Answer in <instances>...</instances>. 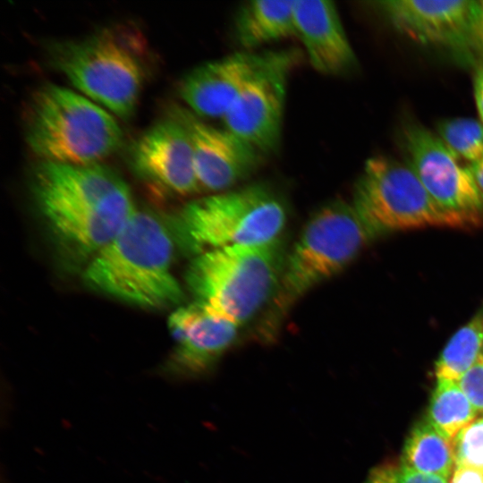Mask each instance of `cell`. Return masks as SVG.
<instances>
[{
  "label": "cell",
  "instance_id": "obj_1",
  "mask_svg": "<svg viewBox=\"0 0 483 483\" xmlns=\"http://www.w3.org/2000/svg\"><path fill=\"white\" fill-rule=\"evenodd\" d=\"M36 206L61 250L88 262L136 211L126 182L96 164H38L31 176Z\"/></svg>",
  "mask_w": 483,
  "mask_h": 483
},
{
  "label": "cell",
  "instance_id": "obj_2",
  "mask_svg": "<svg viewBox=\"0 0 483 483\" xmlns=\"http://www.w3.org/2000/svg\"><path fill=\"white\" fill-rule=\"evenodd\" d=\"M161 219L137 210L115 237L85 265L92 290L143 307L178 304L184 292L172 272L174 237Z\"/></svg>",
  "mask_w": 483,
  "mask_h": 483
},
{
  "label": "cell",
  "instance_id": "obj_3",
  "mask_svg": "<svg viewBox=\"0 0 483 483\" xmlns=\"http://www.w3.org/2000/svg\"><path fill=\"white\" fill-rule=\"evenodd\" d=\"M286 255L281 238L207 250L194 256L189 264L186 285L196 304L242 326L269 306Z\"/></svg>",
  "mask_w": 483,
  "mask_h": 483
},
{
  "label": "cell",
  "instance_id": "obj_4",
  "mask_svg": "<svg viewBox=\"0 0 483 483\" xmlns=\"http://www.w3.org/2000/svg\"><path fill=\"white\" fill-rule=\"evenodd\" d=\"M371 239L352 204L334 200L317 210L287 251L277 291L265 310V336L276 331L310 290L343 271Z\"/></svg>",
  "mask_w": 483,
  "mask_h": 483
},
{
  "label": "cell",
  "instance_id": "obj_5",
  "mask_svg": "<svg viewBox=\"0 0 483 483\" xmlns=\"http://www.w3.org/2000/svg\"><path fill=\"white\" fill-rule=\"evenodd\" d=\"M146 47L135 30L106 27L47 47L50 64L80 91L122 118L136 106L147 74Z\"/></svg>",
  "mask_w": 483,
  "mask_h": 483
},
{
  "label": "cell",
  "instance_id": "obj_6",
  "mask_svg": "<svg viewBox=\"0 0 483 483\" xmlns=\"http://www.w3.org/2000/svg\"><path fill=\"white\" fill-rule=\"evenodd\" d=\"M287 216L277 192L264 183H252L187 203L174 216L169 228L182 249L196 256L280 239Z\"/></svg>",
  "mask_w": 483,
  "mask_h": 483
},
{
  "label": "cell",
  "instance_id": "obj_7",
  "mask_svg": "<svg viewBox=\"0 0 483 483\" xmlns=\"http://www.w3.org/2000/svg\"><path fill=\"white\" fill-rule=\"evenodd\" d=\"M30 149L42 161L89 165L114 153L123 131L98 105L59 85L47 83L31 94L24 114Z\"/></svg>",
  "mask_w": 483,
  "mask_h": 483
},
{
  "label": "cell",
  "instance_id": "obj_8",
  "mask_svg": "<svg viewBox=\"0 0 483 483\" xmlns=\"http://www.w3.org/2000/svg\"><path fill=\"white\" fill-rule=\"evenodd\" d=\"M352 205L372 238L425 226L470 227L440 208L407 164L388 157L367 160Z\"/></svg>",
  "mask_w": 483,
  "mask_h": 483
},
{
  "label": "cell",
  "instance_id": "obj_9",
  "mask_svg": "<svg viewBox=\"0 0 483 483\" xmlns=\"http://www.w3.org/2000/svg\"><path fill=\"white\" fill-rule=\"evenodd\" d=\"M407 165L436 203L465 220L470 227L483 222V193L469 168L428 130L410 125L402 136Z\"/></svg>",
  "mask_w": 483,
  "mask_h": 483
},
{
  "label": "cell",
  "instance_id": "obj_10",
  "mask_svg": "<svg viewBox=\"0 0 483 483\" xmlns=\"http://www.w3.org/2000/svg\"><path fill=\"white\" fill-rule=\"evenodd\" d=\"M294 51H272L222 119L224 127L262 155L277 149Z\"/></svg>",
  "mask_w": 483,
  "mask_h": 483
},
{
  "label": "cell",
  "instance_id": "obj_11",
  "mask_svg": "<svg viewBox=\"0 0 483 483\" xmlns=\"http://www.w3.org/2000/svg\"><path fill=\"white\" fill-rule=\"evenodd\" d=\"M169 116L179 122L189 136L200 190L221 192L249 177L263 156L226 128H217L190 109L173 106Z\"/></svg>",
  "mask_w": 483,
  "mask_h": 483
},
{
  "label": "cell",
  "instance_id": "obj_12",
  "mask_svg": "<svg viewBox=\"0 0 483 483\" xmlns=\"http://www.w3.org/2000/svg\"><path fill=\"white\" fill-rule=\"evenodd\" d=\"M168 326L175 345L162 372L173 377L208 372L233 344L240 328L195 302L174 310Z\"/></svg>",
  "mask_w": 483,
  "mask_h": 483
},
{
  "label": "cell",
  "instance_id": "obj_13",
  "mask_svg": "<svg viewBox=\"0 0 483 483\" xmlns=\"http://www.w3.org/2000/svg\"><path fill=\"white\" fill-rule=\"evenodd\" d=\"M130 164L138 176L172 192L184 195L200 191L187 131L169 115L135 141Z\"/></svg>",
  "mask_w": 483,
  "mask_h": 483
},
{
  "label": "cell",
  "instance_id": "obj_14",
  "mask_svg": "<svg viewBox=\"0 0 483 483\" xmlns=\"http://www.w3.org/2000/svg\"><path fill=\"white\" fill-rule=\"evenodd\" d=\"M377 6L401 33L420 44L469 50L473 0H386Z\"/></svg>",
  "mask_w": 483,
  "mask_h": 483
},
{
  "label": "cell",
  "instance_id": "obj_15",
  "mask_svg": "<svg viewBox=\"0 0 483 483\" xmlns=\"http://www.w3.org/2000/svg\"><path fill=\"white\" fill-rule=\"evenodd\" d=\"M269 53L242 50L201 64L182 79L180 96L198 116L223 119Z\"/></svg>",
  "mask_w": 483,
  "mask_h": 483
},
{
  "label": "cell",
  "instance_id": "obj_16",
  "mask_svg": "<svg viewBox=\"0 0 483 483\" xmlns=\"http://www.w3.org/2000/svg\"><path fill=\"white\" fill-rule=\"evenodd\" d=\"M295 36L309 63L325 75H343L356 65V56L334 2L294 0Z\"/></svg>",
  "mask_w": 483,
  "mask_h": 483
},
{
  "label": "cell",
  "instance_id": "obj_17",
  "mask_svg": "<svg viewBox=\"0 0 483 483\" xmlns=\"http://www.w3.org/2000/svg\"><path fill=\"white\" fill-rule=\"evenodd\" d=\"M294 0H255L237 10L233 32L243 51L295 36Z\"/></svg>",
  "mask_w": 483,
  "mask_h": 483
},
{
  "label": "cell",
  "instance_id": "obj_18",
  "mask_svg": "<svg viewBox=\"0 0 483 483\" xmlns=\"http://www.w3.org/2000/svg\"><path fill=\"white\" fill-rule=\"evenodd\" d=\"M455 465L452 442L428 420L411 431L402 455V467L448 479Z\"/></svg>",
  "mask_w": 483,
  "mask_h": 483
},
{
  "label": "cell",
  "instance_id": "obj_19",
  "mask_svg": "<svg viewBox=\"0 0 483 483\" xmlns=\"http://www.w3.org/2000/svg\"><path fill=\"white\" fill-rule=\"evenodd\" d=\"M477 412L457 381L437 379L427 420L449 441L474 420Z\"/></svg>",
  "mask_w": 483,
  "mask_h": 483
},
{
  "label": "cell",
  "instance_id": "obj_20",
  "mask_svg": "<svg viewBox=\"0 0 483 483\" xmlns=\"http://www.w3.org/2000/svg\"><path fill=\"white\" fill-rule=\"evenodd\" d=\"M483 349V309L458 330L436 363L437 379L458 381L474 364Z\"/></svg>",
  "mask_w": 483,
  "mask_h": 483
},
{
  "label": "cell",
  "instance_id": "obj_21",
  "mask_svg": "<svg viewBox=\"0 0 483 483\" xmlns=\"http://www.w3.org/2000/svg\"><path fill=\"white\" fill-rule=\"evenodd\" d=\"M439 138L457 156L476 162L483 158V123L452 118L438 124Z\"/></svg>",
  "mask_w": 483,
  "mask_h": 483
},
{
  "label": "cell",
  "instance_id": "obj_22",
  "mask_svg": "<svg viewBox=\"0 0 483 483\" xmlns=\"http://www.w3.org/2000/svg\"><path fill=\"white\" fill-rule=\"evenodd\" d=\"M455 466L483 471V417L463 428L452 441Z\"/></svg>",
  "mask_w": 483,
  "mask_h": 483
},
{
  "label": "cell",
  "instance_id": "obj_23",
  "mask_svg": "<svg viewBox=\"0 0 483 483\" xmlns=\"http://www.w3.org/2000/svg\"><path fill=\"white\" fill-rule=\"evenodd\" d=\"M457 382L476 411L483 413V349L474 364Z\"/></svg>",
  "mask_w": 483,
  "mask_h": 483
},
{
  "label": "cell",
  "instance_id": "obj_24",
  "mask_svg": "<svg viewBox=\"0 0 483 483\" xmlns=\"http://www.w3.org/2000/svg\"><path fill=\"white\" fill-rule=\"evenodd\" d=\"M469 50L483 57V0L475 1L474 14L469 38Z\"/></svg>",
  "mask_w": 483,
  "mask_h": 483
},
{
  "label": "cell",
  "instance_id": "obj_25",
  "mask_svg": "<svg viewBox=\"0 0 483 483\" xmlns=\"http://www.w3.org/2000/svg\"><path fill=\"white\" fill-rule=\"evenodd\" d=\"M397 483H447V479L438 475L401 467L398 470Z\"/></svg>",
  "mask_w": 483,
  "mask_h": 483
},
{
  "label": "cell",
  "instance_id": "obj_26",
  "mask_svg": "<svg viewBox=\"0 0 483 483\" xmlns=\"http://www.w3.org/2000/svg\"><path fill=\"white\" fill-rule=\"evenodd\" d=\"M398 469L393 464L376 467L365 483H397Z\"/></svg>",
  "mask_w": 483,
  "mask_h": 483
},
{
  "label": "cell",
  "instance_id": "obj_27",
  "mask_svg": "<svg viewBox=\"0 0 483 483\" xmlns=\"http://www.w3.org/2000/svg\"><path fill=\"white\" fill-rule=\"evenodd\" d=\"M450 483H483V471L468 466H455Z\"/></svg>",
  "mask_w": 483,
  "mask_h": 483
},
{
  "label": "cell",
  "instance_id": "obj_28",
  "mask_svg": "<svg viewBox=\"0 0 483 483\" xmlns=\"http://www.w3.org/2000/svg\"><path fill=\"white\" fill-rule=\"evenodd\" d=\"M473 85L477 109L483 123V67L476 72Z\"/></svg>",
  "mask_w": 483,
  "mask_h": 483
},
{
  "label": "cell",
  "instance_id": "obj_29",
  "mask_svg": "<svg viewBox=\"0 0 483 483\" xmlns=\"http://www.w3.org/2000/svg\"><path fill=\"white\" fill-rule=\"evenodd\" d=\"M468 168L483 193V158L471 163Z\"/></svg>",
  "mask_w": 483,
  "mask_h": 483
}]
</instances>
